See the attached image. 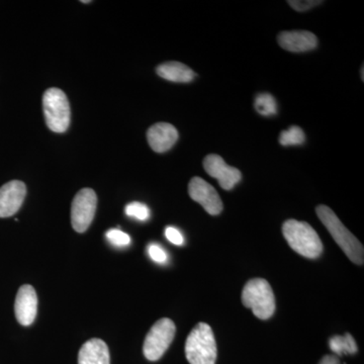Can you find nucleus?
<instances>
[{
    "label": "nucleus",
    "mask_w": 364,
    "mask_h": 364,
    "mask_svg": "<svg viewBox=\"0 0 364 364\" xmlns=\"http://www.w3.org/2000/svg\"><path fill=\"white\" fill-rule=\"evenodd\" d=\"M316 212L318 219L327 228L328 232L331 234L333 239L346 254L347 257L355 264L363 265L364 248L358 239L344 226L343 223L340 221L336 214L327 205H318Z\"/></svg>",
    "instance_id": "1"
},
{
    "label": "nucleus",
    "mask_w": 364,
    "mask_h": 364,
    "mask_svg": "<svg viewBox=\"0 0 364 364\" xmlns=\"http://www.w3.org/2000/svg\"><path fill=\"white\" fill-rule=\"evenodd\" d=\"M282 233L293 250L310 259L323 252V244L317 232L306 222L287 220L282 225Z\"/></svg>",
    "instance_id": "2"
},
{
    "label": "nucleus",
    "mask_w": 364,
    "mask_h": 364,
    "mask_svg": "<svg viewBox=\"0 0 364 364\" xmlns=\"http://www.w3.org/2000/svg\"><path fill=\"white\" fill-rule=\"evenodd\" d=\"M217 343L212 328L198 323L189 333L186 342V356L191 364H215Z\"/></svg>",
    "instance_id": "3"
},
{
    "label": "nucleus",
    "mask_w": 364,
    "mask_h": 364,
    "mask_svg": "<svg viewBox=\"0 0 364 364\" xmlns=\"http://www.w3.org/2000/svg\"><path fill=\"white\" fill-rule=\"evenodd\" d=\"M242 303L260 320H267L275 312L274 294L267 280L263 279L249 280L242 291Z\"/></svg>",
    "instance_id": "4"
},
{
    "label": "nucleus",
    "mask_w": 364,
    "mask_h": 364,
    "mask_svg": "<svg viewBox=\"0 0 364 364\" xmlns=\"http://www.w3.org/2000/svg\"><path fill=\"white\" fill-rule=\"evenodd\" d=\"M46 124L55 133H64L70 124V105L65 93L59 88L46 90L43 97Z\"/></svg>",
    "instance_id": "5"
},
{
    "label": "nucleus",
    "mask_w": 364,
    "mask_h": 364,
    "mask_svg": "<svg viewBox=\"0 0 364 364\" xmlns=\"http://www.w3.org/2000/svg\"><path fill=\"white\" fill-rule=\"evenodd\" d=\"M176 327L173 321L163 318L151 328L144 342L143 352L150 361H157L169 348L176 336Z\"/></svg>",
    "instance_id": "6"
},
{
    "label": "nucleus",
    "mask_w": 364,
    "mask_h": 364,
    "mask_svg": "<svg viewBox=\"0 0 364 364\" xmlns=\"http://www.w3.org/2000/svg\"><path fill=\"white\" fill-rule=\"evenodd\" d=\"M97 196L91 188H83L74 198L71 207L72 227L78 233H85L97 212Z\"/></svg>",
    "instance_id": "7"
},
{
    "label": "nucleus",
    "mask_w": 364,
    "mask_h": 364,
    "mask_svg": "<svg viewBox=\"0 0 364 364\" xmlns=\"http://www.w3.org/2000/svg\"><path fill=\"white\" fill-rule=\"evenodd\" d=\"M188 195L191 200L202 205L208 214L212 215L221 214L223 203L219 193L215 188L200 177H193L189 181Z\"/></svg>",
    "instance_id": "8"
},
{
    "label": "nucleus",
    "mask_w": 364,
    "mask_h": 364,
    "mask_svg": "<svg viewBox=\"0 0 364 364\" xmlns=\"http://www.w3.org/2000/svg\"><path fill=\"white\" fill-rule=\"evenodd\" d=\"M203 168L208 176L219 181L225 191H231L242 178L241 171L228 165L221 156L217 154L208 155L203 160Z\"/></svg>",
    "instance_id": "9"
},
{
    "label": "nucleus",
    "mask_w": 364,
    "mask_h": 364,
    "mask_svg": "<svg viewBox=\"0 0 364 364\" xmlns=\"http://www.w3.org/2000/svg\"><path fill=\"white\" fill-rule=\"evenodd\" d=\"M26 195L23 181L7 182L0 188V218L11 217L18 212Z\"/></svg>",
    "instance_id": "10"
},
{
    "label": "nucleus",
    "mask_w": 364,
    "mask_h": 364,
    "mask_svg": "<svg viewBox=\"0 0 364 364\" xmlns=\"http://www.w3.org/2000/svg\"><path fill=\"white\" fill-rule=\"evenodd\" d=\"M38 311V296L35 289L30 284L21 287L16 294L14 312L21 325L30 326L35 321Z\"/></svg>",
    "instance_id": "11"
},
{
    "label": "nucleus",
    "mask_w": 364,
    "mask_h": 364,
    "mask_svg": "<svg viewBox=\"0 0 364 364\" xmlns=\"http://www.w3.org/2000/svg\"><path fill=\"white\" fill-rule=\"evenodd\" d=\"M277 42L282 49L294 53L311 51L318 46L317 37L308 31H289L277 36Z\"/></svg>",
    "instance_id": "12"
},
{
    "label": "nucleus",
    "mask_w": 364,
    "mask_h": 364,
    "mask_svg": "<svg viewBox=\"0 0 364 364\" xmlns=\"http://www.w3.org/2000/svg\"><path fill=\"white\" fill-rule=\"evenodd\" d=\"M147 140L155 152H166L178 140V132L168 123L155 124L147 131Z\"/></svg>",
    "instance_id": "13"
},
{
    "label": "nucleus",
    "mask_w": 364,
    "mask_h": 364,
    "mask_svg": "<svg viewBox=\"0 0 364 364\" xmlns=\"http://www.w3.org/2000/svg\"><path fill=\"white\" fill-rule=\"evenodd\" d=\"M78 364H109V347L102 339L88 340L79 351Z\"/></svg>",
    "instance_id": "14"
},
{
    "label": "nucleus",
    "mask_w": 364,
    "mask_h": 364,
    "mask_svg": "<svg viewBox=\"0 0 364 364\" xmlns=\"http://www.w3.org/2000/svg\"><path fill=\"white\" fill-rule=\"evenodd\" d=\"M156 72L160 77L172 82H191L196 76L193 69L176 61L161 64L157 67Z\"/></svg>",
    "instance_id": "15"
},
{
    "label": "nucleus",
    "mask_w": 364,
    "mask_h": 364,
    "mask_svg": "<svg viewBox=\"0 0 364 364\" xmlns=\"http://www.w3.org/2000/svg\"><path fill=\"white\" fill-rule=\"evenodd\" d=\"M329 346L330 349L338 356L355 354L358 351V344L349 333H346L344 336H338V335L333 336L329 340Z\"/></svg>",
    "instance_id": "16"
},
{
    "label": "nucleus",
    "mask_w": 364,
    "mask_h": 364,
    "mask_svg": "<svg viewBox=\"0 0 364 364\" xmlns=\"http://www.w3.org/2000/svg\"><path fill=\"white\" fill-rule=\"evenodd\" d=\"M255 109L262 116H273L277 112V104L275 98L269 93H260L256 97Z\"/></svg>",
    "instance_id": "17"
},
{
    "label": "nucleus",
    "mask_w": 364,
    "mask_h": 364,
    "mask_svg": "<svg viewBox=\"0 0 364 364\" xmlns=\"http://www.w3.org/2000/svg\"><path fill=\"white\" fill-rule=\"evenodd\" d=\"M305 133L298 126H291L289 130L282 131L279 136V143L282 146L301 145L305 142Z\"/></svg>",
    "instance_id": "18"
},
{
    "label": "nucleus",
    "mask_w": 364,
    "mask_h": 364,
    "mask_svg": "<svg viewBox=\"0 0 364 364\" xmlns=\"http://www.w3.org/2000/svg\"><path fill=\"white\" fill-rule=\"evenodd\" d=\"M126 215L131 218H135L139 221H147L150 217V210L147 205L142 203L134 202L129 203L124 208Z\"/></svg>",
    "instance_id": "19"
},
{
    "label": "nucleus",
    "mask_w": 364,
    "mask_h": 364,
    "mask_svg": "<svg viewBox=\"0 0 364 364\" xmlns=\"http://www.w3.org/2000/svg\"><path fill=\"white\" fill-rule=\"evenodd\" d=\"M107 238L112 245L117 246V247H124V246L130 245L131 243L130 236L121 230H109L107 232Z\"/></svg>",
    "instance_id": "20"
},
{
    "label": "nucleus",
    "mask_w": 364,
    "mask_h": 364,
    "mask_svg": "<svg viewBox=\"0 0 364 364\" xmlns=\"http://www.w3.org/2000/svg\"><path fill=\"white\" fill-rule=\"evenodd\" d=\"M323 4V1H318V0H305V1H299V0H289V4L296 11H306L309 9H313V7L320 6Z\"/></svg>",
    "instance_id": "21"
},
{
    "label": "nucleus",
    "mask_w": 364,
    "mask_h": 364,
    "mask_svg": "<svg viewBox=\"0 0 364 364\" xmlns=\"http://www.w3.org/2000/svg\"><path fill=\"white\" fill-rule=\"evenodd\" d=\"M148 253L151 259L154 260L157 263H165L167 261V254L160 246L156 244H151L148 248Z\"/></svg>",
    "instance_id": "22"
},
{
    "label": "nucleus",
    "mask_w": 364,
    "mask_h": 364,
    "mask_svg": "<svg viewBox=\"0 0 364 364\" xmlns=\"http://www.w3.org/2000/svg\"><path fill=\"white\" fill-rule=\"evenodd\" d=\"M165 236L174 245L181 246L184 243L183 236L176 228L167 227L165 229Z\"/></svg>",
    "instance_id": "23"
},
{
    "label": "nucleus",
    "mask_w": 364,
    "mask_h": 364,
    "mask_svg": "<svg viewBox=\"0 0 364 364\" xmlns=\"http://www.w3.org/2000/svg\"><path fill=\"white\" fill-rule=\"evenodd\" d=\"M318 364H341L336 355H326Z\"/></svg>",
    "instance_id": "24"
},
{
    "label": "nucleus",
    "mask_w": 364,
    "mask_h": 364,
    "mask_svg": "<svg viewBox=\"0 0 364 364\" xmlns=\"http://www.w3.org/2000/svg\"><path fill=\"white\" fill-rule=\"evenodd\" d=\"M361 77H363V68H361Z\"/></svg>",
    "instance_id": "25"
}]
</instances>
